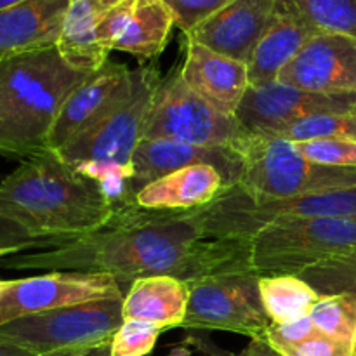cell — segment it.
I'll return each instance as SVG.
<instances>
[{
	"label": "cell",
	"instance_id": "d4e9b609",
	"mask_svg": "<svg viewBox=\"0 0 356 356\" xmlns=\"http://www.w3.org/2000/svg\"><path fill=\"white\" fill-rule=\"evenodd\" d=\"M270 138L285 139L291 143L309 141V139H348L356 141V106L343 111L316 113L299 118L285 125Z\"/></svg>",
	"mask_w": 356,
	"mask_h": 356
},
{
	"label": "cell",
	"instance_id": "60d3db41",
	"mask_svg": "<svg viewBox=\"0 0 356 356\" xmlns=\"http://www.w3.org/2000/svg\"><path fill=\"white\" fill-rule=\"evenodd\" d=\"M21 2H26V0H0V10L7 9V7L17 6V3H21Z\"/></svg>",
	"mask_w": 356,
	"mask_h": 356
},
{
	"label": "cell",
	"instance_id": "7402d4cb",
	"mask_svg": "<svg viewBox=\"0 0 356 356\" xmlns=\"http://www.w3.org/2000/svg\"><path fill=\"white\" fill-rule=\"evenodd\" d=\"M190 299L188 284L181 278L145 277L132 282L122 302L124 320H139L163 330L181 327L184 322Z\"/></svg>",
	"mask_w": 356,
	"mask_h": 356
},
{
	"label": "cell",
	"instance_id": "f35d334b",
	"mask_svg": "<svg viewBox=\"0 0 356 356\" xmlns=\"http://www.w3.org/2000/svg\"><path fill=\"white\" fill-rule=\"evenodd\" d=\"M167 356H191V350L188 346H184V344H181V346L172 348Z\"/></svg>",
	"mask_w": 356,
	"mask_h": 356
},
{
	"label": "cell",
	"instance_id": "f546056e",
	"mask_svg": "<svg viewBox=\"0 0 356 356\" xmlns=\"http://www.w3.org/2000/svg\"><path fill=\"white\" fill-rule=\"evenodd\" d=\"M305 159L329 167L356 169V141L348 139H309L294 143Z\"/></svg>",
	"mask_w": 356,
	"mask_h": 356
},
{
	"label": "cell",
	"instance_id": "52a82bcc",
	"mask_svg": "<svg viewBox=\"0 0 356 356\" xmlns=\"http://www.w3.org/2000/svg\"><path fill=\"white\" fill-rule=\"evenodd\" d=\"M356 249V219L285 218L249 238L250 270L259 277L301 275Z\"/></svg>",
	"mask_w": 356,
	"mask_h": 356
},
{
	"label": "cell",
	"instance_id": "74e56055",
	"mask_svg": "<svg viewBox=\"0 0 356 356\" xmlns=\"http://www.w3.org/2000/svg\"><path fill=\"white\" fill-rule=\"evenodd\" d=\"M87 350H90V348H87ZM87 350H82V348H72V350H59V351H52V353H44L37 356H76Z\"/></svg>",
	"mask_w": 356,
	"mask_h": 356
},
{
	"label": "cell",
	"instance_id": "836d02e7",
	"mask_svg": "<svg viewBox=\"0 0 356 356\" xmlns=\"http://www.w3.org/2000/svg\"><path fill=\"white\" fill-rule=\"evenodd\" d=\"M183 344L184 346L197 348L198 351H202V353L209 355V356H243L242 353L233 355V353H229V351L221 350V348H219L214 341L209 339V337L205 336V334H202L200 330H190V332L186 334V337H184Z\"/></svg>",
	"mask_w": 356,
	"mask_h": 356
},
{
	"label": "cell",
	"instance_id": "484cf974",
	"mask_svg": "<svg viewBox=\"0 0 356 356\" xmlns=\"http://www.w3.org/2000/svg\"><path fill=\"white\" fill-rule=\"evenodd\" d=\"M309 318L323 336L355 346L356 341V298L351 294L320 296Z\"/></svg>",
	"mask_w": 356,
	"mask_h": 356
},
{
	"label": "cell",
	"instance_id": "8d00e7d4",
	"mask_svg": "<svg viewBox=\"0 0 356 356\" xmlns=\"http://www.w3.org/2000/svg\"><path fill=\"white\" fill-rule=\"evenodd\" d=\"M76 356H111V341H108V343L104 344H99V346L96 348H90V350L83 351V353Z\"/></svg>",
	"mask_w": 356,
	"mask_h": 356
},
{
	"label": "cell",
	"instance_id": "5b68a950",
	"mask_svg": "<svg viewBox=\"0 0 356 356\" xmlns=\"http://www.w3.org/2000/svg\"><path fill=\"white\" fill-rule=\"evenodd\" d=\"M209 236L249 240L261 228L285 218L356 219V188L294 198L252 197L240 184L222 188L209 205L195 209Z\"/></svg>",
	"mask_w": 356,
	"mask_h": 356
},
{
	"label": "cell",
	"instance_id": "603a6c76",
	"mask_svg": "<svg viewBox=\"0 0 356 356\" xmlns=\"http://www.w3.org/2000/svg\"><path fill=\"white\" fill-rule=\"evenodd\" d=\"M103 10L97 0H72L65 14L56 47L63 59L79 72L94 73L110 61V51L97 35Z\"/></svg>",
	"mask_w": 356,
	"mask_h": 356
},
{
	"label": "cell",
	"instance_id": "1f68e13d",
	"mask_svg": "<svg viewBox=\"0 0 356 356\" xmlns=\"http://www.w3.org/2000/svg\"><path fill=\"white\" fill-rule=\"evenodd\" d=\"M318 330H316L315 323H313V320L308 315L299 320H294V322L271 323L264 339L275 351H282L285 348L296 346V344L309 339Z\"/></svg>",
	"mask_w": 356,
	"mask_h": 356
},
{
	"label": "cell",
	"instance_id": "4dcf8cb0",
	"mask_svg": "<svg viewBox=\"0 0 356 356\" xmlns=\"http://www.w3.org/2000/svg\"><path fill=\"white\" fill-rule=\"evenodd\" d=\"M163 2L172 10L176 26L183 33H188L233 0H163Z\"/></svg>",
	"mask_w": 356,
	"mask_h": 356
},
{
	"label": "cell",
	"instance_id": "4316f807",
	"mask_svg": "<svg viewBox=\"0 0 356 356\" xmlns=\"http://www.w3.org/2000/svg\"><path fill=\"white\" fill-rule=\"evenodd\" d=\"M316 31L356 38V0H284Z\"/></svg>",
	"mask_w": 356,
	"mask_h": 356
},
{
	"label": "cell",
	"instance_id": "3957f363",
	"mask_svg": "<svg viewBox=\"0 0 356 356\" xmlns=\"http://www.w3.org/2000/svg\"><path fill=\"white\" fill-rule=\"evenodd\" d=\"M89 75L70 66L56 45L0 63V155L21 162L52 152V125Z\"/></svg>",
	"mask_w": 356,
	"mask_h": 356
},
{
	"label": "cell",
	"instance_id": "30bf717a",
	"mask_svg": "<svg viewBox=\"0 0 356 356\" xmlns=\"http://www.w3.org/2000/svg\"><path fill=\"white\" fill-rule=\"evenodd\" d=\"M124 299L83 302L21 316L0 325V337L37 355L108 343L124 323Z\"/></svg>",
	"mask_w": 356,
	"mask_h": 356
},
{
	"label": "cell",
	"instance_id": "83f0119b",
	"mask_svg": "<svg viewBox=\"0 0 356 356\" xmlns=\"http://www.w3.org/2000/svg\"><path fill=\"white\" fill-rule=\"evenodd\" d=\"M299 277L308 282L320 296L351 294L356 298V249L309 268Z\"/></svg>",
	"mask_w": 356,
	"mask_h": 356
},
{
	"label": "cell",
	"instance_id": "f1b7e54d",
	"mask_svg": "<svg viewBox=\"0 0 356 356\" xmlns=\"http://www.w3.org/2000/svg\"><path fill=\"white\" fill-rule=\"evenodd\" d=\"M162 327L139 320H124L111 337V356H146L153 351Z\"/></svg>",
	"mask_w": 356,
	"mask_h": 356
},
{
	"label": "cell",
	"instance_id": "9a60e30c",
	"mask_svg": "<svg viewBox=\"0 0 356 356\" xmlns=\"http://www.w3.org/2000/svg\"><path fill=\"white\" fill-rule=\"evenodd\" d=\"M174 26V14L163 0H125L103 10L97 35L110 52L122 51L141 61H153L167 47Z\"/></svg>",
	"mask_w": 356,
	"mask_h": 356
},
{
	"label": "cell",
	"instance_id": "8fae6325",
	"mask_svg": "<svg viewBox=\"0 0 356 356\" xmlns=\"http://www.w3.org/2000/svg\"><path fill=\"white\" fill-rule=\"evenodd\" d=\"M104 299H124L118 282L106 273L49 271L40 277L7 280L0 294V325L21 316Z\"/></svg>",
	"mask_w": 356,
	"mask_h": 356
},
{
	"label": "cell",
	"instance_id": "7a4b0ae2",
	"mask_svg": "<svg viewBox=\"0 0 356 356\" xmlns=\"http://www.w3.org/2000/svg\"><path fill=\"white\" fill-rule=\"evenodd\" d=\"M113 209L56 152L21 160L0 181V249H51L97 232Z\"/></svg>",
	"mask_w": 356,
	"mask_h": 356
},
{
	"label": "cell",
	"instance_id": "ac0fdd59",
	"mask_svg": "<svg viewBox=\"0 0 356 356\" xmlns=\"http://www.w3.org/2000/svg\"><path fill=\"white\" fill-rule=\"evenodd\" d=\"M181 76L190 89L226 115H235L249 89L247 65L184 37Z\"/></svg>",
	"mask_w": 356,
	"mask_h": 356
},
{
	"label": "cell",
	"instance_id": "e0dca14e",
	"mask_svg": "<svg viewBox=\"0 0 356 356\" xmlns=\"http://www.w3.org/2000/svg\"><path fill=\"white\" fill-rule=\"evenodd\" d=\"M197 163L216 167L225 179V188L238 183L242 176V156L236 149L204 148L169 139L143 138L132 156V188L138 195L146 184Z\"/></svg>",
	"mask_w": 356,
	"mask_h": 356
},
{
	"label": "cell",
	"instance_id": "cb8c5ba5",
	"mask_svg": "<svg viewBox=\"0 0 356 356\" xmlns=\"http://www.w3.org/2000/svg\"><path fill=\"white\" fill-rule=\"evenodd\" d=\"M259 294L271 323H287L308 316L320 294L299 275L259 277Z\"/></svg>",
	"mask_w": 356,
	"mask_h": 356
},
{
	"label": "cell",
	"instance_id": "5bb4252c",
	"mask_svg": "<svg viewBox=\"0 0 356 356\" xmlns=\"http://www.w3.org/2000/svg\"><path fill=\"white\" fill-rule=\"evenodd\" d=\"M353 106L356 94L330 96L271 82L264 87H249L235 117L249 134L270 136L299 118Z\"/></svg>",
	"mask_w": 356,
	"mask_h": 356
},
{
	"label": "cell",
	"instance_id": "d6986e66",
	"mask_svg": "<svg viewBox=\"0 0 356 356\" xmlns=\"http://www.w3.org/2000/svg\"><path fill=\"white\" fill-rule=\"evenodd\" d=\"M72 0H26L0 10V63L52 47Z\"/></svg>",
	"mask_w": 356,
	"mask_h": 356
},
{
	"label": "cell",
	"instance_id": "ffe728a7",
	"mask_svg": "<svg viewBox=\"0 0 356 356\" xmlns=\"http://www.w3.org/2000/svg\"><path fill=\"white\" fill-rule=\"evenodd\" d=\"M316 33L320 31H316L294 7L284 0H277V14L273 23L257 42L247 63L249 87H264L271 82H277V76L280 75L282 70Z\"/></svg>",
	"mask_w": 356,
	"mask_h": 356
},
{
	"label": "cell",
	"instance_id": "b9f144b4",
	"mask_svg": "<svg viewBox=\"0 0 356 356\" xmlns=\"http://www.w3.org/2000/svg\"><path fill=\"white\" fill-rule=\"evenodd\" d=\"M13 254H16V252L10 249H0V259H3V257H7V256H13Z\"/></svg>",
	"mask_w": 356,
	"mask_h": 356
},
{
	"label": "cell",
	"instance_id": "ab89813d",
	"mask_svg": "<svg viewBox=\"0 0 356 356\" xmlns=\"http://www.w3.org/2000/svg\"><path fill=\"white\" fill-rule=\"evenodd\" d=\"M97 2H99V6L103 7L104 10H106V9H110V7L118 6V3L125 2V0H97Z\"/></svg>",
	"mask_w": 356,
	"mask_h": 356
},
{
	"label": "cell",
	"instance_id": "7bdbcfd3",
	"mask_svg": "<svg viewBox=\"0 0 356 356\" xmlns=\"http://www.w3.org/2000/svg\"><path fill=\"white\" fill-rule=\"evenodd\" d=\"M6 284H7V280H0V294H2V291L6 289Z\"/></svg>",
	"mask_w": 356,
	"mask_h": 356
},
{
	"label": "cell",
	"instance_id": "6da1fadb",
	"mask_svg": "<svg viewBox=\"0 0 356 356\" xmlns=\"http://www.w3.org/2000/svg\"><path fill=\"white\" fill-rule=\"evenodd\" d=\"M3 270L82 271L111 275L122 292L145 277L197 280L250 270L249 240L209 236L193 211L155 212L141 207L115 212L97 232L44 250L0 259Z\"/></svg>",
	"mask_w": 356,
	"mask_h": 356
},
{
	"label": "cell",
	"instance_id": "9c48e42d",
	"mask_svg": "<svg viewBox=\"0 0 356 356\" xmlns=\"http://www.w3.org/2000/svg\"><path fill=\"white\" fill-rule=\"evenodd\" d=\"M188 309L181 329L222 330L264 339L271 322L259 294V275L235 270L186 282Z\"/></svg>",
	"mask_w": 356,
	"mask_h": 356
},
{
	"label": "cell",
	"instance_id": "e575fe53",
	"mask_svg": "<svg viewBox=\"0 0 356 356\" xmlns=\"http://www.w3.org/2000/svg\"><path fill=\"white\" fill-rule=\"evenodd\" d=\"M242 355L243 356H282L266 343V339H252L249 343V346L242 351Z\"/></svg>",
	"mask_w": 356,
	"mask_h": 356
},
{
	"label": "cell",
	"instance_id": "44dd1931",
	"mask_svg": "<svg viewBox=\"0 0 356 356\" xmlns=\"http://www.w3.org/2000/svg\"><path fill=\"white\" fill-rule=\"evenodd\" d=\"M222 188L225 179L216 167L197 163L146 184L136 204L145 211L188 212L211 204Z\"/></svg>",
	"mask_w": 356,
	"mask_h": 356
},
{
	"label": "cell",
	"instance_id": "ba28073f",
	"mask_svg": "<svg viewBox=\"0 0 356 356\" xmlns=\"http://www.w3.org/2000/svg\"><path fill=\"white\" fill-rule=\"evenodd\" d=\"M247 134L235 115L222 113L198 96L183 80L181 68H174L156 87L143 138L236 149Z\"/></svg>",
	"mask_w": 356,
	"mask_h": 356
},
{
	"label": "cell",
	"instance_id": "2e32d148",
	"mask_svg": "<svg viewBox=\"0 0 356 356\" xmlns=\"http://www.w3.org/2000/svg\"><path fill=\"white\" fill-rule=\"evenodd\" d=\"M275 14L277 0H233L184 37L247 65Z\"/></svg>",
	"mask_w": 356,
	"mask_h": 356
},
{
	"label": "cell",
	"instance_id": "d6a6232c",
	"mask_svg": "<svg viewBox=\"0 0 356 356\" xmlns=\"http://www.w3.org/2000/svg\"><path fill=\"white\" fill-rule=\"evenodd\" d=\"M277 353L282 356H355V346L316 332L309 339Z\"/></svg>",
	"mask_w": 356,
	"mask_h": 356
},
{
	"label": "cell",
	"instance_id": "8992f818",
	"mask_svg": "<svg viewBox=\"0 0 356 356\" xmlns=\"http://www.w3.org/2000/svg\"><path fill=\"white\" fill-rule=\"evenodd\" d=\"M236 152L242 156L236 184L252 197L294 198L356 188V169L312 162L285 139L247 134Z\"/></svg>",
	"mask_w": 356,
	"mask_h": 356
},
{
	"label": "cell",
	"instance_id": "277c9868",
	"mask_svg": "<svg viewBox=\"0 0 356 356\" xmlns=\"http://www.w3.org/2000/svg\"><path fill=\"white\" fill-rule=\"evenodd\" d=\"M160 80L155 65L134 70V86L127 99L104 120L56 152L76 174L99 186L113 214L138 205L132 188V156L143 139Z\"/></svg>",
	"mask_w": 356,
	"mask_h": 356
},
{
	"label": "cell",
	"instance_id": "7c38bea8",
	"mask_svg": "<svg viewBox=\"0 0 356 356\" xmlns=\"http://www.w3.org/2000/svg\"><path fill=\"white\" fill-rule=\"evenodd\" d=\"M134 70L122 63L108 61L90 73L63 104L51 136L49 148L58 152L117 110L131 94Z\"/></svg>",
	"mask_w": 356,
	"mask_h": 356
},
{
	"label": "cell",
	"instance_id": "4fadbf2b",
	"mask_svg": "<svg viewBox=\"0 0 356 356\" xmlns=\"http://www.w3.org/2000/svg\"><path fill=\"white\" fill-rule=\"evenodd\" d=\"M277 82L330 96L356 94V38L325 31L313 35Z\"/></svg>",
	"mask_w": 356,
	"mask_h": 356
},
{
	"label": "cell",
	"instance_id": "d590c367",
	"mask_svg": "<svg viewBox=\"0 0 356 356\" xmlns=\"http://www.w3.org/2000/svg\"><path fill=\"white\" fill-rule=\"evenodd\" d=\"M0 356H37V353L0 337Z\"/></svg>",
	"mask_w": 356,
	"mask_h": 356
}]
</instances>
